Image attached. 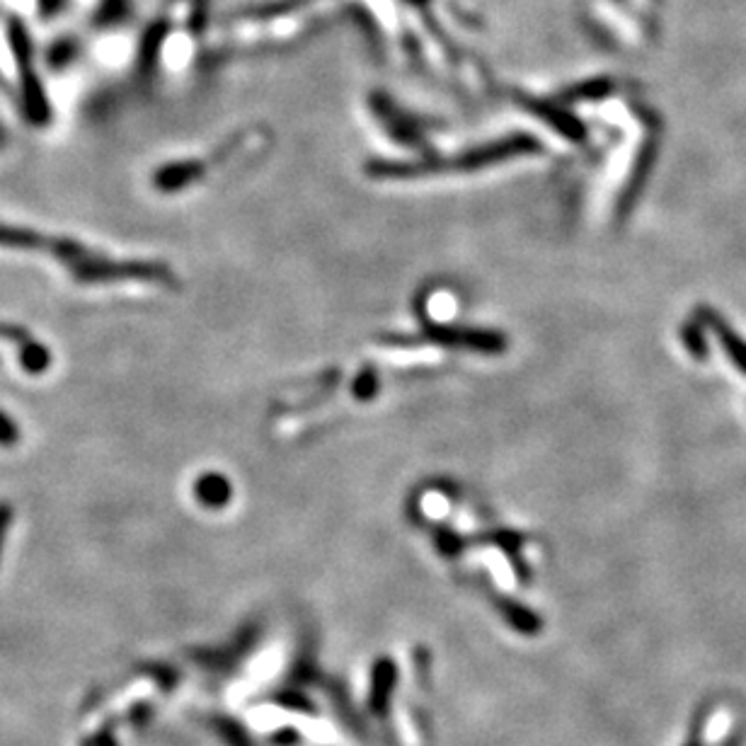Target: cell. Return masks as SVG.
I'll return each mask as SVG.
<instances>
[{
	"instance_id": "6da1fadb",
	"label": "cell",
	"mask_w": 746,
	"mask_h": 746,
	"mask_svg": "<svg viewBox=\"0 0 746 746\" xmlns=\"http://www.w3.org/2000/svg\"><path fill=\"white\" fill-rule=\"evenodd\" d=\"M10 44H13L15 61H17V66H20L22 90H25L27 117H30L34 124H47L49 117H51L47 95H44L42 85L37 83V78H34L30 37H27L25 27H22L17 20L10 22Z\"/></svg>"
},
{
	"instance_id": "7a4b0ae2",
	"label": "cell",
	"mask_w": 746,
	"mask_h": 746,
	"mask_svg": "<svg viewBox=\"0 0 746 746\" xmlns=\"http://www.w3.org/2000/svg\"><path fill=\"white\" fill-rule=\"evenodd\" d=\"M700 323H705L715 332L717 340L725 347L727 357H730L732 364L746 376V340H742V335H737L730 327V323H727L722 315L710 311V308H703V311H700Z\"/></svg>"
},
{
	"instance_id": "3957f363",
	"label": "cell",
	"mask_w": 746,
	"mask_h": 746,
	"mask_svg": "<svg viewBox=\"0 0 746 746\" xmlns=\"http://www.w3.org/2000/svg\"><path fill=\"white\" fill-rule=\"evenodd\" d=\"M47 240H49V235L32 231V228H20V226H10V223H0V248L37 252V250H47Z\"/></svg>"
},
{
	"instance_id": "277c9868",
	"label": "cell",
	"mask_w": 746,
	"mask_h": 746,
	"mask_svg": "<svg viewBox=\"0 0 746 746\" xmlns=\"http://www.w3.org/2000/svg\"><path fill=\"white\" fill-rule=\"evenodd\" d=\"M20 364L25 366V369L30 371V373L47 371L49 364H51L49 349L44 347V344H37V342L27 340L25 344H22V349H20Z\"/></svg>"
},
{
	"instance_id": "5b68a950",
	"label": "cell",
	"mask_w": 746,
	"mask_h": 746,
	"mask_svg": "<svg viewBox=\"0 0 746 746\" xmlns=\"http://www.w3.org/2000/svg\"><path fill=\"white\" fill-rule=\"evenodd\" d=\"M684 344L688 347V352L693 354V359H708V344H705V335L700 323H688L684 325Z\"/></svg>"
},
{
	"instance_id": "8992f818",
	"label": "cell",
	"mask_w": 746,
	"mask_h": 746,
	"mask_svg": "<svg viewBox=\"0 0 746 746\" xmlns=\"http://www.w3.org/2000/svg\"><path fill=\"white\" fill-rule=\"evenodd\" d=\"M20 441V429L5 412H0V446H15Z\"/></svg>"
},
{
	"instance_id": "52a82bcc",
	"label": "cell",
	"mask_w": 746,
	"mask_h": 746,
	"mask_svg": "<svg viewBox=\"0 0 746 746\" xmlns=\"http://www.w3.org/2000/svg\"><path fill=\"white\" fill-rule=\"evenodd\" d=\"M10 524H13V504L0 502V545H3L5 536H8Z\"/></svg>"
},
{
	"instance_id": "ba28073f",
	"label": "cell",
	"mask_w": 746,
	"mask_h": 746,
	"mask_svg": "<svg viewBox=\"0 0 746 746\" xmlns=\"http://www.w3.org/2000/svg\"><path fill=\"white\" fill-rule=\"evenodd\" d=\"M613 85L611 80H596V85H584L582 90H577L575 95H587V97H596V95H606L611 93Z\"/></svg>"
},
{
	"instance_id": "9c48e42d",
	"label": "cell",
	"mask_w": 746,
	"mask_h": 746,
	"mask_svg": "<svg viewBox=\"0 0 746 746\" xmlns=\"http://www.w3.org/2000/svg\"><path fill=\"white\" fill-rule=\"evenodd\" d=\"M0 146H3V131H0Z\"/></svg>"
}]
</instances>
